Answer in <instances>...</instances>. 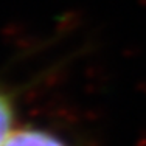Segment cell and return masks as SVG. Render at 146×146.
<instances>
[{
    "mask_svg": "<svg viewBox=\"0 0 146 146\" xmlns=\"http://www.w3.org/2000/svg\"><path fill=\"white\" fill-rule=\"evenodd\" d=\"M17 106L13 93L0 86V146H5L11 134L16 131Z\"/></svg>",
    "mask_w": 146,
    "mask_h": 146,
    "instance_id": "7a4b0ae2",
    "label": "cell"
},
{
    "mask_svg": "<svg viewBox=\"0 0 146 146\" xmlns=\"http://www.w3.org/2000/svg\"><path fill=\"white\" fill-rule=\"evenodd\" d=\"M5 146H70L56 132L39 126L16 127Z\"/></svg>",
    "mask_w": 146,
    "mask_h": 146,
    "instance_id": "6da1fadb",
    "label": "cell"
}]
</instances>
